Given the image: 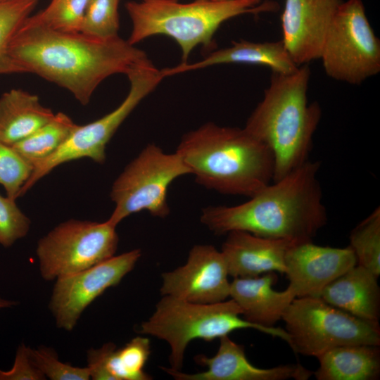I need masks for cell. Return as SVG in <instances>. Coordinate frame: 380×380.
I'll return each mask as SVG.
<instances>
[{
  "label": "cell",
  "mask_w": 380,
  "mask_h": 380,
  "mask_svg": "<svg viewBox=\"0 0 380 380\" xmlns=\"http://www.w3.org/2000/svg\"><path fill=\"white\" fill-rule=\"evenodd\" d=\"M9 53L24 72L66 89L87 105L99 84L115 74H127L146 53L118 35L102 38L21 25Z\"/></svg>",
  "instance_id": "cell-1"
},
{
  "label": "cell",
  "mask_w": 380,
  "mask_h": 380,
  "mask_svg": "<svg viewBox=\"0 0 380 380\" xmlns=\"http://www.w3.org/2000/svg\"><path fill=\"white\" fill-rule=\"evenodd\" d=\"M319 161L308 160L239 205L202 210L201 222L217 235L239 230L293 243L311 241L327 224Z\"/></svg>",
  "instance_id": "cell-2"
},
{
  "label": "cell",
  "mask_w": 380,
  "mask_h": 380,
  "mask_svg": "<svg viewBox=\"0 0 380 380\" xmlns=\"http://www.w3.org/2000/svg\"><path fill=\"white\" fill-rule=\"evenodd\" d=\"M204 187L248 198L270 184V148L245 129L208 122L183 135L175 151Z\"/></svg>",
  "instance_id": "cell-3"
},
{
  "label": "cell",
  "mask_w": 380,
  "mask_h": 380,
  "mask_svg": "<svg viewBox=\"0 0 380 380\" xmlns=\"http://www.w3.org/2000/svg\"><path fill=\"white\" fill-rule=\"evenodd\" d=\"M310 77L308 64L289 74L272 72L262 99L246 122L244 129L273 155L272 182L309 160L313 135L322 118L320 105L308 102Z\"/></svg>",
  "instance_id": "cell-4"
},
{
  "label": "cell",
  "mask_w": 380,
  "mask_h": 380,
  "mask_svg": "<svg viewBox=\"0 0 380 380\" xmlns=\"http://www.w3.org/2000/svg\"><path fill=\"white\" fill-rule=\"evenodd\" d=\"M131 20L128 42L132 45L155 35L173 39L187 62L198 46H213V37L225 21L243 14L277 10L274 1L261 0H134L125 4Z\"/></svg>",
  "instance_id": "cell-5"
},
{
  "label": "cell",
  "mask_w": 380,
  "mask_h": 380,
  "mask_svg": "<svg viewBox=\"0 0 380 380\" xmlns=\"http://www.w3.org/2000/svg\"><path fill=\"white\" fill-rule=\"evenodd\" d=\"M242 310L232 298L215 303H196L163 296L140 333L166 341L170 348V369L180 371L188 344L194 339L211 341L240 329L267 331L241 318Z\"/></svg>",
  "instance_id": "cell-6"
},
{
  "label": "cell",
  "mask_w": 380,
  "mask_h": 380,
  "mask_svg": "<svg viewBox=\"0 0 380 380\" xmlns=\"http://www.w3.org/2000/svg\"><path fill=\"white\" fill-rule=\"evenodd\" d=\"M281 319L293 350L317 357L341 346H380L379 322L365 320L335 308L320 297H296Z\"/></svg>",
  "instance_id": "cell-7"
},
{
  "label": "cell",
  "mask_w": 380,
  "mask_h": 380,
  "mask_svg": "<svg viewBox=\"0 0 380 380\" xmlns=\"http://www.w3.org/2000/svg\"><path fill=\"white\" fill-rule=\"evenodd\" d=\"M126 75L129 81V90L123 101L101 118L85 125H77L67 141L55 153L33 167L20 196L61 164L83 158H89L97 163H105L106 146L115 132L164 78L161 70L158 69L148 57L136 63Z\"/></svg>",
  "instance_id": "cell-8"
},
{
  "label": "cell",
  "mask_w": 380,
  "mask_h": 380,
  "mask_svg": "<svg viewBox=\"0 0 380 380\" xmlns=\"http://www.w3.org/2000/svg\"><path fill=\"white\" fill-rule=\"evenodd\" d=\"M191 174L176 153H166L154 144H148L114 181L110 196L114 210L106 220L117 225L132 214L148 211L164 218L170 213L167 195L177 178Z\"/></svg>",
  "instance_id": "cell-9"
},
{
  "label": "cell",
  "mask_w": 380,
  "mask_h": 380,
  "mask_svg": "<svg viewBox=\"0 0 380 380\" xmlns=\"http://www.w3.org/2000/svg\"><path fill=\"white\" fill-rule=\"evenodd\" d=\"M319 59L336 80L360 84L380 72V41L362 0L343 1L326 36Z\"/></svg>",
  "instance_id": "cell-10"
},
{
  "label": "cell",
  "mask_w": 380,
  "mask_h": 380,
  "mask_svg": "<svg viewBox=\"0 0 380 380\" xmlns=\"http://www.w3.org/2000/svg\"><path fill=\"white\" fill-rule=\"evenodd\" d=\"M118 241L116 227L107 221L62 222L37 243L41 276L53 281L96 265L115 255Z\"/></svg>",
  "instance_id": "cell-11"
},
{
  "label": "cell",
  "mask_w": 380,
  "mask_h": 380,
  "mask_svg": "<svg viewBox=\"0 0 380 380\" xmlns=\"http://www.w3.org/2000/svg\"><path fill=\"white\" fill-rule=\"evenodd\" d=\"M141 255L140 249H134L56 279L49 309L56 326L72 331L86 308L106 289L118 285Z\"/></svg>",
  "instance_id": "cell-12"
},
{
  "label": "cell",
  "mask_w": 380,
  "mask_h": 380,
  "mask_svg": "<svg viewBox=\"0 0 380 380\" xmlns=\"http://www.w3.org/2000/svg\"><path fill=\"white\" fill-rule=\"evenodd\" d=\"M225 258L212 245L191 248L184 265L162 274V296L196 303H215L229 297L230 282Z\"/></svg>",
  "instance_id": "cell-13"
},
{
  "label": "cell",
  "mask_w": 380,
  "mask_h": 380,
  "mask_svg": "<svg viewBox=\"0 0 380 380\" xmlns=\"http://www.w3.org/2000/svg\"><path fill=\"white\" fill-rule=\"evenodd\" d=\"M357 265L352 248L322 246L312 241L294 243L285 258L288 287L296 297H320L324 288Z\"/></svg>",
  "instance_id": "cell-14"
},
{
  "label": "cell",
  "mask_w": 380,
  "mask_h": 380,
  "mask_svg": "<svg viewBox=\"0 0 380 380\" xmlns=\"http://www.w3.org/2000/svg\"><path fill=\"white\" fill-rule=\"evenodd\" d=\"M342 0H285L281 41L300 66L319 59L328 30Z\"/></svg>",
  "instance_id": "cell-15"
},
{
  "label": "cell",
  "mask_w": 380,
  "mask_h": 380,
  "mask_svg": "<svg viewBox=\"0 0 380 380\" xmlns=\"http://www.w3.org/2000/svg\"><path fill=\"white\" fill-rule=\"evenodd\" d=\"M194 360L208 369L188 374L164 367L161 369L177 380H306L313 374L299 364L268 369L257 367L247 359L244 346L233 341L228 335L220 338V346L213 357L197 355Z\"/></svg>",
  "instance_id": "cell-16"
},
{
  "label": "cell",
  "mask_w": 380,
  "mask_h": 380,
  "mask_svg": "<svg viewBox=\"0 0 380 380\" xmlns=\"http://www.w3.org/2000/svg\"><path fill=\"white\" fill-rule=\"evenodd\" d=\"M277 277L274 272L254 277H236L230 282L229 297L242 310L243 319L265 329L269 335L289 343V336L284 329L274 327L296 298L287 287L284 291L273 289Z\"/></svg>",
  "instance_id": "cell-17"
},
{
  "label": "cell",
  "mask_w": 380,
  "mask_h": 380,
  "mask_svg": "<svg viewBox=\"0 0 380 380\" xmlns=\"http://www.w3.org/2000/svg\"><path fill=\"white\" fill-rule=\"evenodd\" d=\"M227 234L221 252L225 258L229 275L242 278L271 272L285 273L286 254L294 243L239 230Z\"/></svg>",
  "instance_id": "cell-18"
},
{
  "label": "cell",
  "mask_w": 380,
  "mask_h": 380,
  "mask_svg": "<svg viewBox=\"0 0 380 380\" xmlns=\"http://www.w3.org/2000/svg\"><path fill=\"white\" fill-rule=\"evenodd\" d=\"M227 63L264 65L272 72L289 74L299 67L292 60L281 40L254 42L240 40L228 47L215 50L194 63H182L161 70L164 77L209 66Z\"/></svg>",
  "instance_id": "cell-19"
},
{
  "label": "cell",
  "mask_w": 380,
  "mask_h": 380,
  "mask_svg": "<svg viewBox=\"0 0 380 380\" xmlns=\"http://www.w3.org/2000/svg\"><path fill=\"white\" fill-rule=\"evenodd\" d=\"M378 277L356 265L327 285L320 298L329 305L357 317L379 322L380 289Z\"/></svg>",
  "instance_id": "cell-20"
},
{
  "label": "cell",
  "mask_w": 380,
  "mask_h": 380,
  "mask_svg": "<svg viewBox=\"0 0 380 380\" xmlns=\"http://www.w3.org/2000/svg\"><path fill=\"white\" fill-rule=\"evenodd\" d=\"M151 354L148 338L137 336L121 348L113 343L87 352V367L94 380H150L144 368Z\"/></svg>",
  "instance_id": "cell-21"
},
{
  "label": "cell",
  "mask_w": 380,
  "mask_h": 380,
  "mask_svg": "<svg viewBox=\"0 0 380 380\" xmlns=\"http://www.w3.org/2000/svg\"><path fill=\"white\" fill-rule=\"evenodd\" d=\"M55 113L38 96L12 89L0 97V141L12 146L51 120Z\"/></svg>",
  "instance_id": "cell-22"
},
{
  "label": "cell",
  "mask_w": 380,
  "mask_h": 380,
  "mask_svg": "<svg viewBox=\"0 0 380 380\" xmlns=\"http://www.w3.org/2000/svg\"><path fill=\"white\" fill-rule=\"evenodd\" d=\"M317 380H377L380 348L374 345H346L331 348L317 357Z\"/></svg>",
  "instance_id": "cell-23"
},
{
  "label": "cell",
  "mask_w": 380,
  "mask_h": 380,
  "mask_svg": "<svg viewBox=\"0 0 380 380\" xmlns=\"http://www.w3.org/2000/svg\"><path fill=\"white\" fill-rule=\"evenodd\" d=\"M77 126L70 117L59 112L51 120L12 146L34 167L55 153Z\"/></svg>",
  "instance_id": "cell-24"
},
{
  "label": "cell",
  "mask_w": 380,
  "mask_h": 380,
  "mask_svg": "<svg viewBox=\"0 0 380 380\" xmlns=\"http://www.w3.org/2000/svg\"><path fill=\"white\" fill-rule=\"evenodd\" d=\"M90 0H51L35 15L23 23L26 27H42L63 32H81L84 14Z\"/></svg>",
  "instance_id": "cell-25"
},
{
  "label": "cell",
  "mask_w": 380,
  "mask_h": 380,
  "mask_svg": "<svg viewBox=\"0 0 380 380\" xmlns=\"http://www.w3.org/2000/svg\"><path fill=\"white\" fill-rule=\"evenodd\" d=\"M39 0L0 1V75L24 72L9 53L12 39Z\"/></svg>",
  "instance_id": "cell-26"
},
{
  "label": "cell",
  "mask_w": 380,
  "mask_h": 380,
  "mask_svg": "<svg viewBox=\"0 0 380 380\" xmlns=\"http://www.w3.org/2000/svg\"><path fill=\"white\" fill-rule=\"evenodd\" d=\"M350 247L353 251L357 264L375 275H380V208L375 210L350 234Z\"/></svg>",
  "instance_id": "cell-27"
},
{
  "label": "cell",
  "mask_w": 380,
  "mask_h": 380,
  "mask_svg": "<svg viewBox=\"0 0 380 380\" xmlns=\"http://www.w3.org/2000/svg\"><path fill=\"white\" fill-rule=\"evenodd\" d=\"M118 4L119 0H90L81 32L102 38L118 35Z\"/></svg>",
  "instance_id": "cell-28"
},
{
  "label": "cell",
  "mask_w": 380,
  "mask_h": 380,
  "mask_svg": "<svg viewBox=\"0 0 380 380\" xmlns=\"http://www.w3.org/2000/svg\"><path fill=\"white\" fill-rule=\"evenodd\" d=\"M33 166L26 161L12 146L0 141V184L6 196L15 200L31 175Z\"/></svg>",
  "instance_id": "cell-29"
},
{
  "label": "cell",
  "mask_w": 380,
  "mask_h": 380,
  "mask_svg": "<svg viewBox=\"0 0 380 380\" xmlns=\"http://www.w3.org/2000/svg\"><path fill=\"white\" fill-rule=\"evenodd\" d=\"M31 362L45 377L51 380H89L88 367H75L62 362L53 349L40 346L37 349L29 348Z\"/></svg>",
  "instance_id": "cell-30"
},
{
  "label": "cell",
  "mask_w": 380,
  "mask_h": 380,
  "mask_svg": "<svg viewBox=\"0 0 380 380\" xmlns=\"http://www.w3.org/2000/svg\"><path fill=\"white\" fill-rule=\"evenodd\" d=\"M30 220L13 200L0 194V244L10 247L17 240L27 235Z\"/></svg>",
  "instance_id": "cell-31"
},
{
  "label": "cell",
  "mask_w": 380,
  "mask_h": 380,
  "mask_svg": "<svg viewBox=\"0 0 380 380\" xmlns=\"http://www.w3.org/2000/svg\"><path fill=\"white\" fill-rule=\"evenodd\" d=\"M29 348L24 344L19 346L12 369L7 372L0 371L1 380L46 379V377L31 362L29 356Z\"/></svg>",
  "instance_id": "cell-32"
},
{
  "label": "cell",
  "mask_w": 380,
  "mask_h": 380,
  "mask_svg": "<svg viewBox=\"0 0 380 380\" xmlns=\"http://www.w3.org/2000/svg\"><path fill=\"white\" fill-rule=\"evenodd\" d=\"M14 304L13 302L0 298V309L10 307Z\"/></svg>",
  "instance_id": "cell-33"
},
{
  "label": "cell",
  "mask_w": 380,
  "mask_h": 380,
  "mask_svg": "<svg viewBox=\"0 0 380 380\" xmlns=\"http://www.w3.org/2000/svg\"><path fill=\"white\" fill-rule=\"evenodd\" d=\"M9 1V0H0V1Z\"/></svg>",
  "instance_id": "cell-34"
},
{
  "label": "cell",
  "mask_w": 380,
  "mask_h": 380,
  "mask_svg": "<svg viewBox=\"0 0 380 380\" xmlns=\"http://www.w3.org/2000/svg\"><path fill=\"white\" fill-rule=\"evenodd\" d=\"M215 1H224V0H215Z\"/></svg>",
  "instance_id": "cell-35"
}]
</instances>
